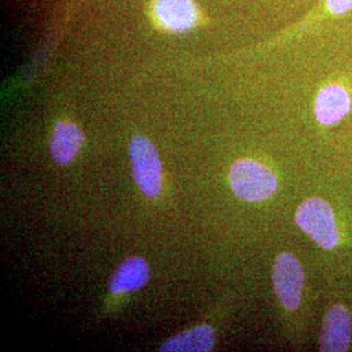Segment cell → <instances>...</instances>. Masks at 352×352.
<instances>
[{
	"instance_id": "1",
	"label": "cell",
	"mask_w": 352,
	"mask_h": 352,
	"mask_svg": "<svg viewBox=\"0 0 352 352\" xmlns=\"http://www.w3.org/2000/svg\"><path fill=\"white\" fill-rule=\"evenodd\" d=\"M324 273L352 270V173L330 160L300 189L292 213Z\"/></svg>"
},
{
	"instance_id": "2",
	"label": "cell",
	"mask_w": 352,
	"mask_h": 352,
	"mask_svg": "<svg viewBox=\"0 0 352 352\" xmlns=\"http://www.w3.org/2000/svg\"><path fill=\"white\" fill-rule=\"evenodd\" d=\"M272 283L279 305L287 314L317 327L324 289V272L317 260L305 264L295 252H279L272 266Z\"/></svg>"
},
{
	"instance_id": "3",
	"label": "cell",
	"mask_w": 352,
	"mask_h": 352,
	"mask_svg": "<svg viewBox=\"0 0 352 352\" xmlns=\"http://www.w3.org/2000/svg\"><path fill=\"white\" fill-rule=\"evenodd\" d=\"M316 329L318 351H352V270L324 273Z\"/></svg>"
},
{
	"instance_id": "4",
	"label": "cell",
	"mask_w": 352,
	"mask_h": 352,
	"mask_svg": "<svg viewBox=\"0 0 352 352\" xmlns=\"http://www.w3.org/2000/svg\"><path fill=\"white\" fill-rule=\"evenodd\" d=\"M228 184L241 201L260 204L269 201L279 190L277 173L254 158H241L231 164Z\"/></svg>"
},
{
	"instance_id": "5",
	"label": "cell",
	"mask_w": 352,
	"mask_h": 352,
	"mask_svg": "<svg viewBox=\"0 0 352 352\" xmlns=\"http://www.w3.org/2000/svg\"><path fill=\"white\" fill-rule=\"evenodd\" d=\"M132 174L148 197H157L162 188V164L155 146L144 135H135L129 144Z\"/></svg>"
},
{
	"instance_id": "6",
	"label": "cell",
	"mask_w": 352,
	"mask_h": 352,
	"mask_svg": "<svg viewBox=\"0 0 352 352\" xmlns=\"http://www.w3.org/2000/svg\"><path fill=\"white\" fill-rule=\"evenodd\" d=\"M154 13L162 25L173 32H186L197 23L193 0H155Z\"/></svg>"
},
{
	"instance_id": "7",
	"label": "cell",
	"mask_w": 352,
	"mask_h": 352,
	"mask_svg": "<svg viewBox=\"0 0 352 352\" xmlns=\"http://www.w3.org/2000/svg\"><path fill=\"white\" fill-rule=\"evenodd\" d=\"M84 142L82 132L71 122H59L51 136L50 149L54 161L68 164L74 161Z\"/></svg>"
},
{
	"instance_id": "8",
	"label": "cell",
	"mask_w": 352,
	"mask_h": 352,
	"mask_svg": "<svg viewBox=\"0 0 352 352\" xmlns=\"http://www.w3.org/2000/svg\"><path fill=\"white\" fill-rule=\"evenodd\" d=\"M151 278L148 263L141 257H129L118 266L110 279V291L123 294L142 289Z\"/></svg>"
},
{
	"instance_id": "9",
	"label": "cell",
	"mask_w": 352,
	"mask_h": 352,
	"mask_svg": "<svg viewBox=\"0 0 352 352\" xmlns=\"http://www.w3.org/2000/svg\"><path fill=\"white\" fill-rule=\"evenodd\" d=\"M215 346V331L210 325L189 329L166 340L161 346L164 352H208Z\"/></svg>"
},
{
	"instance_id": "10",
	"label": "cell",
	"mask_w": 352,
	"mask_h": 352,
	"mask_svg": "<svg viewBox=\"0 0 352 352\" xmlns=\"http://www.w3.org/2000/svg\"><path fill=\"white\" fill-rule=\"evenodd\" d=\"M334 158L352 173V135L340 144Z\"/></svg>"
},
{
	"instance_id": "11",
	"label": "cell",
	"mask_w": 352,
	"mask_h": 352,
	"mask_svg": "<svg viewBox=\"0 0 352 352\" xmlns=\"http://www.w3.org/2000/svg\"><path fill=\"white\" fill-rule=\"evenodd\" d=\"M352 10V0H327V11L331 14H342Z\"/></svg>"
}]
</instances>
